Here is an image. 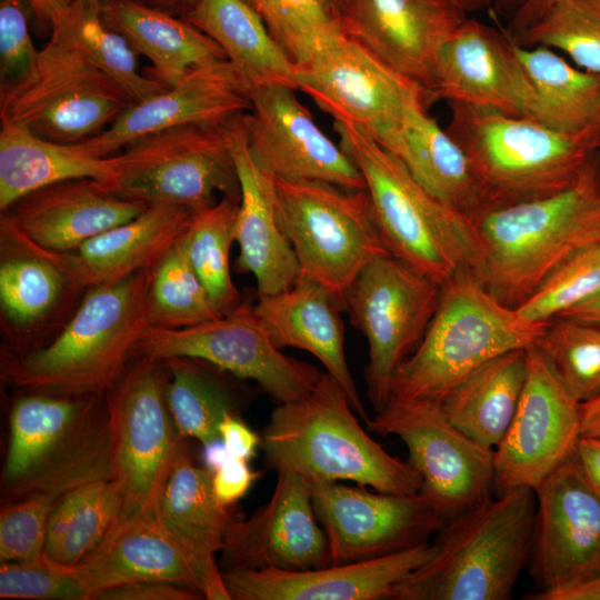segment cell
<instances>
[{
	"label": "cell",
	"mask_w": 600,
	"mask_h": 600,
	"mask_svg": "<svg viewBox=\"0 0 600 600\" xmlns=\"http://www.w3.org/2000/svg\"><path fill=\"white\" fill-rule=\"evenodd\" d=\"M468 219L478 250L476 278L496 299L517 308L560 264L600 241L599 154L561 191L486 207Z\"/></svg>",
	"instance_id": "6da1fadb"
},
{
	"label": "cell",
	"mask_w": 600,
	"mask_h": 600,
	"mask_svg": "<svg viewBox=\"0 0 600 600\" xmlns=\"http://www.w3.org/2000/svg\"><path fill=\"white\" fill-rule=\"evenodd\" d=\"M346 392L327 372L302 396L279 403L262 431L268 464L309 483L353 481L378 492L419 493L422 479L360 426Z\"/></svg>",
	"instance_id": "7a4b0ae2"
},
{
	"label": "cell",
	"mask_w": 600,
	"mask_h": 600,
	"mask_svg": "<svg viewBox=\"0 0 600 600\" xmlns=\"http://www.w3.org/2000/svg\"><path fill=\"white\" fill-rule=\"evenodd\" d=\"M448 519L434 554L399 583L397 600H508L529 561L537 498L516 488Z\"/></svg>",
	"instance_id": "3957f363"
},
{
	"label": "cell",
	"mask_w": 600,
	"mask_h": 600,
	"mask_svg": "<svg viewBox=\"0 0 600 600\" xmlns=\"http://www.w3.org/2000/svg\"><path fill=\"white\" fill-rule=\"evenodd\" d=\"M154 267L90 288L54 340L6 360V382L28 391L106 394L150 327L148 297Z\"/></svg>",
	"instance_id": "277c9868"
},
{
	"label": "cell",
	"mask_w": 600,
	"mask_h": 600,
	"mask_svg": "<svg viewBox=\"0 0 600 600\" xmlns=\"http://www.w3.org/2000/svg\"><path fill=\"white\" fill-rule=\"evenodd\" d=\"M104 396L31 390L13 402L1 473L4 503L32 493L58 499L80 484L112 479Z\"/></svg>",
	"instance_id": "5b68a950"
},
{
	"label": "cell",
	"mask_w": 600,
	"mask_h": 600,
	"mask_svg": "<svg viewBox=\"0 0 600 600\" xmlns=\"http://www.w3.org/2000/svg\"><path fill=\"white\" fill-rule=\"evenodd\" d=\"M334 129L363 178L388 251L440 286L463 273L476 277L478 250L468 217L429 193L393 153L360 128L334 121Z\"/></svg>",
	"instance_id": "8992f818"
},
{
	"label": "cell",
	"mask_w": 600,
	"mask_h": 600,
	"mask_svg": "<svg viewBox=\"0 0 600 600\" xmlns=\"http://www.w3.org/2000/svg\"><path fill=\"white\" fill-rule=\"evenodd\" d=\"M549 323L522 321L474 274L457 276L441 286L434 314L397 370L390 397L441 401L489 360L534 347Z\"/></svg>",
	"instance_id": "52a82bcc"
},
{
	"label": "cell",
	"mask_w": 600,
	"mask_h": 600,
	"mask_svg": "<svg viewBox=\"0 0 600 600\" xmlns=\"http://www.w3.org/2000/svg\"><path fill=\"white\" fill-rule=\"evenodd\" d=\"M449 107L446 130L471 163L482 208L561 191L597 152L588 132L567 134L530 117L459 102H449Z\"/></svg>",
	"instance_id": "ba28073f"
},
{
	"label": "cell",
	"mask_w": 600,
	"mask_h": 600,
	"mask_svg": "<svg viewBox=\"0 0 600 600\" xmlns=\"http://www.w3.org/2000/svg\"><path fill=\"white\" fill-rule=\"evenodd\" d=\"M133 103L53 26L34 69L0 89V120L48 140L78 143L103 132Z\"/></svg>",
	"instance_id": "9c48e42d"
},
{
	"label": "cell",
	"mask_w": 600,
	"mask_h": 600,
	"mask_svg": "<svg viewBox=\"0 0 600 600\" xmlns=\"http://www.w3.org/2000/svg\"><path fill=\"white\" fill-rule=\"evenodd\" d=\"M274 187L279 220L300 276L322 286L344 310L360 271L377 256L390 253L373 221L367 190L282 179H274Z\"/></svg>",
	"instance_id": "30bf717a"
},
{
	"label": "cell",
	"mask_w": 600,
	"mask_h": 600,
	"mask_svg": "<svg viewBox=\"0 0 600 600\" xmlns=\"http://www.w3.org/2000/svg\"><path fill=\"white\" fill-rule=\"evenodd\" d=\"M169 376L164 361L141 356L106 393L112 479L122 498L118 523L152 516L184 444L167 403Z\"/></svg>",
	"instance_id": "8fae6325"
},
{
	"label": "cell",
	"mask_w": 600,
	"mask_h": 600,
	"mask_svg": "<svg viewBox=\"0 0 600 600\" xmlns=\"http://www.w3.org/2000/svg\"><path fill=\"white\" fill-rule=\"evenodd\" d=\"M226 123L179 126L130 142L117 154V173L104 186L128 200L192 212L214 204L216 193L240 199Z\"/></svg>",
	"instance_id": "7c38bea8"
},
{
	"label": "cell",
	"mask_w": 600,
	"mask_h": 600,
	"mask_svg": "<svg viewBox=\"0 0 600 600\" xmlns=\"http://www.w3.org/2000/svg\"><path fill=\"white\" fill-rule=\"evenodd\" d=\"M441 286L390 253L373 258L351 284L344 310L366 338L367 394L381 410L394 374L423 337L437 309Z\"/></svg>",
	"instance_id": "4fadbf2b"
},
{
	"label": "cell",
	"mask_w": 600,
	"mask_h": 600,
	"mask_svg": "<svg viewBox=\"0 0 600 600\" xmlns=\"http://www.w3.org/2000/svg\"><path fill=\"white\" fill-rule=\"evenodd\" d=\"M367 427L397 436L422 479L423 494L446 520L479 503L493 484V449L486 448L446 416L441 402L390 397Z\"/></svg>",
	"instance_id": "5bb4252c"
},
{
	"label": "cell",
	"mask_w": 600,
	"mask_h": 600,
	"mask_svg": "<svg viewBox=\"0 0 600 600\" xmlns=\"http://www.w3.org/2000/svg\"><path fill=\"white\" fill-rule=\"evenodd\" d=\"M136 351L157 361L188 358L208 362L254 380L278 403L302 396L321 376L314 366L283 354L253 306L244 302L229 313L191 327L150 326Z\"/></svg>",
	"instance_id": "9a60e30c"
},
{
	"label": "cell",
	"mask_w": 600,
	"mask_h": 600,
	"mask_svg": "<svg viewBox=\"0 0 600 600\" xmlns=\"http://www.w3.org/2000/svg\"><path fill=\"white\" fill-rule=\"evenodd\" d=\"M297 90L334 121L353 124L386 147L410 109L426 104L422 89L341 33L297 70Z\"/></svg>",
	"instance_id": "2e32d148"
},
{
	"label": "cell",
	"mask_w": 600,
	"mask_h": 600,
	"mask_svg": "<svg viewBox=\"0 0 600 600\" xmlns=\"http://www.w3.org/2000/svg\"><path fill=\"white\" fill-rule=\"evenodd\" d=\"M534 492L533 580L549 591L600 577V488L576 450Z\"/></svg>",
	"instance_id": "e0dca14e"
},
{
	"label": "cell",
	"mask_w": 600,
	"mask_h": 600,
	"mask_svg": "<svg viewBox=\"0 0 600 600\" xmlns=\"http://www.w3.org/2000/svg\"><path fill=\"white\" fill-rule=\"evenodd\" d=\"M514 417L493 450V486L499 493L536 490L574 450L580 438V403L537 347Z\"/></svg>",
	"instance_id": "ac0fdd59"
},
{
	"label": "cell",
	"mask_w": 600,
	"mask_h": 600,
	"mask_svg": "<svg viewBox=\"0 0 600 600\" xmlns=\"http://www.w3.org/2000/svg\"><path fill=\"white\" fill-rule=\"evenodd\" d=\"M331 564L383 557L427 542L447 521L420 492H370L338 482L309 483Z\"/></svg>",
	"instance_id": "d6986e66"
},
{
	"label": "cell",
	"mask_w": 600,
	"mask_h": 600,
	"mask_svg": "<svg viewBox=\"0 0 600 600\" xmlns=\"http://www.w3.org/2000/svg\"><path fill=\"white\" fill-rule=\"evenodd\" d=\"M293 91L264 87L249 92L251 109L240 114V122L253 161L274 179L366 190L353 160L321 130Z\"/></svg>",
	"instance_id": "ffe728a7"
},
{
	"label": "cell",
	"mask_w": 600,
	"mask_h": 600,
	"mask_svg": "<svg viewBox=\"0 0 600 600\" xmlns=\"http://www.w3.org/2000/svg\"><path fill=\"white\" fill-rule=\"evenodd\" d=\"M317 520L309 482L278 471L270 500L247 520H230L221 550L223 571L330 566L328 539Z\"/></svg>",
	"instance_id": "44dd1931"
},
{
	"label": "cell",
	"mask_w": 600,
	"mask_h": 600,
	"mask_svg": "<svg viewBox=\"0 0 600 600\" xmlns=\"http://www.w3.org/2000/svg\"><path fill=\"white\" fill-rule=\"evenodd\" d=\"M440 99L531 118L534 92L512 37L466 19L437 59L427 102Z\"/></svg>",
	"instance_id": "7402d4cb"
},
{
	"label": "cell",
	"mask_w": 600,
	"mask_h": 600,
	"mask_svg": "<svg viewBox=\"0 0 600 600\" xmlns=\"http://www.w3.org/2000/svg\"><path fill=\"white\" fill-rule=\"evenodd\" d=\"M467 19L450 0H348L342 31L418 84L427 103L439 52Z\"/></svg>",
	"instance_id": "603a6c76"
},
{
	"label": "cell",
	"mask_w": 600,
	"mask_h": 600,
	"mask_svg": "<svg viewBox=\"0 0 600 600\" xmlns=\"http://www.w3.org/2000/svg\"><path fill=\"white\" fill-rule=\"evenodd\" d=\"M147 207L117 196L97 180L69 179L14 201L1 211V229L46 251L71 252Z\"/></svg>",
	"instance_id": "cb8c5ba5"
},
{
	"label": "cell",
	"mask_w": 600,
	"mask_h": 600,
	"mask_svg": "<svg viewBox=\"0 0 600 600\" xmlns=\"http://www.w3.org/2000/svg\"><path fill=\"white\" fill-rule=\"evenodd\" d=\"M251 109L242 81L226 61L189 71L173 86L129 107L108 129L81 141L99 157H109L130 142L186 124L221 126Z\"/></svg>",
	"instance_id": "d4e9b609"
},
{
	"label": "cell",
	"mask_w": 600,
	"mask_h": 600,
	"mask_svg": "<svg viewBox=\"0 0 600 600\" xmlns=\"http://www.w3.org/2000/svg\"><path fill=\"white\" fill-rule=\"evenodd\" d=\"M436 552L428 541L383 557L307 570L222 571L234 600H378Z\"/></svg>",
	"instance_id": "484cf974"
},
{
	"label": "cell",
	"mask_w": 600,
	"mask_h": 600,
	"mask_svg": "<svg viewBox=\"0 0 600 600\" xmlns=\"http://www.w3.org/2000/svg\"><path fill=\"white\" fill-rule=\"evenodd\" d=\"M191 216L192 211L184 207L150 204L133 219L62 253L40 249L14 233L11 237L56 264L68 288L90 289L154 267L182 237Z\"/></svg>",
	"instance_id": "4316f807"
},
{
	"label": "cell",
	"mask_w": 600,
	"mask_h": 600,
	"mask_svg": "<svg viewBox=\"0 0 600 600\" xmlns=\"http://www.w3.org/2000/svg\"><path fill=\"white\" fill-rule=\"evenodd\" d=\"M152 517L192 567L202 597L230 600L214 553L223 548L232 516L214 494L212 472L193 462L186 444L176 459Z\"/></svg>",
	"instance_id": "83f0119b"
},
{
	"label": "cell",
	"mask_w": 600,
	"mask_h": 600,
	"mask_svg": "<svg viewBox=\"0 0 600 600\" xmlns=\"http://www.w3.org/2000/svg\"><path fill=\"white\" fill-rule=\"evenodd\" d=\"M224 129L240 183L234 230L240 250L237 267L254 277L258 297L273 294L292 287L300 276L279 220L274 179L253 161L240 114L231 118Z\"/></svg>",
	"instance_id": "f1b7e54d"
},
{
	"label": "cell",
	"mask_w": 600,
	"mask_h": 600,
	"mask_svg": "<svg viewBox=\"0 0 600 600\" xmlns=\"http://www.w3.org/2000/svg\"><path fill=\"white\" fill-rule=\"evenodd\" d=\"M253 309L279 349L311 353L341 386L356 413L369 419L346 359L343 309L322 286L299 276L292 287L258 297Z\"/></svg>",
	"instance_id": "f546056e"
},
{
	"label": "cell",
	"mask_w": 600,
	"mask_h": 600,
	"mask_svg": "<svg viewBox=\"0 0 600 600\" xmlns=\"http://www.w3.org/2000/svg\"><path fill=\"white\" fill-rule=\"evenodd\" d=\"M184 19L222 49L248 94L264 87L297 90L298 67L248 0H193Z\"/></svg>",
	"instance_id": "4dcf8cb0"
},
{
	"label": "cell",
	"mask_w": 600,
	"mask_h": 600,
	"mask_svg": "<svg viewBox=\"0 0 600 600\" xmlns=\"http://www.w3.org/2000/svg\"><path fill=\"white\" fill-rule=\"evenodd\" d=\"M73 571L91 600L100 591L144 580L170 581L200 593L192 567L152 516L118 523Z\"/></svg>",
	"instance_id": "1f68e13d"
},
{
	"label": "cell",
	"mask_w": 600,
	"mask_h": 600,
	"mask_svg": "<svg viewBox=\"0 0 600 600\" xmlns=\"http://www.w3.org/2000/svg\"><path fill=\"white\" fill-rule=\"evenodd\" d=\"M100 9L104 24L151 61L147 74L169 87L197 67L227 60L209 36L161 9L138 0H101Z\"/></svg>",
	"instance_id": "d6a6232c"
},
{
	"label": "cell",
	"mask_w": 600,
	"mask_h": 600,
	"mask_svg": "<svg viewBox=\"0 0 600 600\" xmlns=\"http://www.w3.org/2000/svg\"><path fill=\"white\" fill-rule=\"evenodd\" d=\"M424 106L410 109L401 130L384 148L429 193L468 217L483 207L478 180L464 150Z\"/></svg>",
	"instance_id": "836d02e7"
},
{
	"label": "cell",
	"mask_w": 600,
	"mask_h": 600,
	"mask_svg": "<svg viewBox=\"0 0 600 600\" xmlns=\"http://www.w3.org/2000/svg\"><path fill=\"white\" fill-rule=\"evenodd\" d=\"M0 210L27 193L69 179L110 183L118 156L99 157L78 143L48 140L0 121Z\"/></svg>",
	"instance_id": "e575fe53"
},
{
	"label": "cell",
	"mask_w": 600,
	"mask_h": 600,
	"mask_svg": "<svg viewBox=\"0 0 600 600\" xmlns=\"http://www.w3.org/2000/svg\"><path fill=\"white\" fill-rule=\"evenodd\" d=\"M527 351L512 350L489 360L440 401L447 418L486 448L500 443L514 417L527 378Z\"/></svg>",
	"instance_id": "d590c367"
},
{
	"label": "cell",
	"mask_w": 600,
	"mask_h": 600,
	"mask_svg": "<svg viewBox=\"0 0 600 600\" xmlns=\"http://www.w3.org/2000/svg\"><path fill=\"white\" fill-rule=\"evenodd\" d=\"M513 46L534 92L531 118L562 133H587L600 113V76L553 49L522 47L514 39Z\"/></svg>",
	"instance_id": "8d00e7d4"
},
{
	"label": "cell",
	"mask_w": 600,
	"mask_h": 600,
	"mask_svg": "<svg viewBox=\"0 0 600 600\" xmlns=\"http://www.w3.org/2000/svg\"><path fill=\"white\" fill-rule=\"evenodd\" d=\"M122 498L113 479L80 484L61 494L53 504L43 557L73 569L107 539L119 522Z\"/></svg>",
	"instance_id": "74e56055"
},
{
	"label": "cell",
	"mask_w": 600,
	"mask_h": 600,
	"mask_svg": "<svg viewBox=\"0 0 600 600\" xmlns=\"http://www.w3.org/2000/svg\"><path fill=\"white\" fill-rule=\"evenodd\" d=\"M101 0H76L51 27L61 28L88 58L133 100L140 102L169 86L140 72L138 53L101 17Z\"/></svg>",
	"instance_id": "f35d334b"
},
{
	"label": "cell",
	"mask_w": 600,
	"mask_h": 600,
	"mask_svg": "<svg viewBox=\"0 0 600 600\" xmlns=\"http://www.w3.org/2000/svg\"><path fill=\"white\" fill-rule=\"evenodd\" d=\"M239 201L222 197L214 204L192 212L181 237L192 268L222 314L233 311L242 302L230 272Z\"/></svg>",
	"instance_id": "ab89813d"
},
{
	"label": "cell",
	"mask_w": 600,
	"mask_h": 600,
	"mask_svg": "<svg viewBox=\"0 0 600 600\" xmlns=\"http://www.w3.org/2000/svg\"><path fill=\"white\" fill-rule=\"evenodd\" d=\"M170 376L167 403L182 438H192L202 447L220 439V424L232 410L221 383L188 358L164 360Z\"/></svg>",
	"instance_id": "60d3db41"
},
{
	"label": "cell",
	"mask_w": 600,
	"mask_h": 600,
	"mask_svg": "<svg viewBox=\"0 0 600 600\" xmlns=\"http://www.w3.org/2000/svg\"><path fill=\"white\" fill-rule=\"evenodd\" d=\"M220 316L180 238L153 269L148 297L150 326L179 329Z\"/></svg>",
	"instance_id": "b9f144b4"
},
{
	"label": "cell",
	"mask_w": 600,
	"mask_h": 600,
	"mask_svg": "<svg viewBox=\"0 0 600 600\" xmlns=\"http://www.w3.org/2000/svg\"><path fill=\"white\" fill-rule=\"evenodd\" d=\"M4 237L19 252L1 261V309L12 323L30 326L49 313L68 283L60 269L44 256Z\"/></svg>",
	"instance_id": "7bdbcfd3"
},
{
	"label": "cell",
	"mask_w": 600,
	"mask_h": 600,
	"mask_svg": "<svg viewBox=\"0 0 600 600\" xmlns=\"http://www.w3.org/2000/svg\"><path fill=\"white\" fill-rule=\"evenodd\" d=\"M514 40L561 50L580 69L600 76V0H558Z\"/></svg>",
	"instance_id": "ee69618b"
},
{
	"label": "cell",
	"mask_w": 600,
	"mask_h": 600,
	"mask_svg": "<svg viewBox=\"0 0 600 600\" xmlns=\"http://www.w3.org/2000/svg\"><path fill=\"white\" fill-rule=\"evenodd\" d=\"M534 347L579 402L600 393V328L557 318Z\"/></svg>",
	"instance_id": "f6af8a7d"
},
{
	"label": "cell",
	"mask_w": 600,
	"mask_h": 600,
	"mask_svg": "<svg viewBox=\"0 0 600 600\" xmlns=\"http://www.w3.org/2000/svg\"><path fill=\"white\" fill-rule=\"evenodd\" d=\"M298 68L343 33L321 0H248Z\"/></svg>",
	"instance_id": "bcb514c9"
},
{
	"label": "cell",
	"mask_w": 600,
	"mask_h": 600,
	"mask_svg": "<svg viewBox=\"0 0 600 600\" xmlns=\"http://www.w3.org/2000/svg\"><path fill=\"white\" fill-rule=\"evenodd\" d=\"M600 289V241L570 257L516 309L527 323H549Z\"/></svg>",
	"instance_id": "7dc6e473"
},
{
	"label": "cell",
	"mask_w": 600,
	"mask_h": 600,
	"mask_svg": "<svg viewBox=\"0 0 600 600\" xmlns=\"http://www.w3.org/2000/svg\"><path fill=\"white\" fill-rule=\"evenodd\" d=\"M0 598L31 600H91L73 569L43 556L28 561L1 562Z\"/></svg>",
	"instance_id": "c3c4849f"
},
{
	"label": "cell",
	"mask_w": 600,
	"mask_h": 600,
	"mask_svg": "<svg viewBox=\"0 0 600 600\" xmlns=\"http://www.w3.org/2000/svg\"><path fill=\"white\" fill-rule=\"evenodd\" d=\"M57 499L32 493L2 504L0 562L28 561L43 556L49 518Z\"/></svg>",
	"instance_id": "681fc988"
},
{
	"label": "cell",
	"mask_w": 600,
	"mask_h": 600,
	"mask_svg": "<svg viewBox=\"0 0 600 600\" xmlns=\"http://www.w3.org/2000/svg\"><path fill=\"white\" fill-rule=\"evenodd\" d=\"M26 0H0V89L27 77L36 67L37 50L28 27Z\"/></svg>",
	"instance_id": "f907efd6"
},
{
	"label": "cell",
	"mask_w": 600,
	"mask_h": 600,
	"mask_svg": "<svg viewBox=\"0 0 600 600\" xmlns=\"http://www.w3.org/2000/svg\"><path fill=\"white\" fill-rule=\"evenodd\" d=\"M203 597L184 586L162 580L136 581L94 594L93 600H197Z\"/></svg>",
	"instance_id": "816d5d0a"
},
{
	"label": "cell",
	"mask_w": 600,
	"mask_h": 600,
	"mask_svg": "<svg viewBox=\"0 0 600 600\" xmlns=\"http://www.w3.org/2000/svg\"><path fill=\"white\" fill-rule=\"evenodd\" d=\"M258 477L259 473L250 469L247 460L231 458L212 473V487L218 501L230 507L247 494Z\"/></svg>",
	"instance_id": "f5cc1de1"
},
{
	"label": "cell",
	"mask_w": 600,
	"mask_h": 600,
	"mask_svg": "<svg viewBox=\"0 0 600 600\" xmlns=\"http://www.w3.org/2000/svg\"><path fill=\"white\" fill-rule=\"evenodd\" d=\"M220 439L233 458L251 459L260 444V438L234 413L226 416L219 429Z\"/></svg>",
	"instance_id": "db71d44e"
},
{
	"label": "cell",
	"mask_w": 600,
	"mask_h": 600,
	"mask_svg": "<svg viewBox=\"0 0 600 600\" xmlns=\"http://www.w3.org/2000/svg\"><path fill=\"white\" fill-rule=\"evenodd\" d=\"M526 598L530 600H600V577L558 590H540Z\"/></svg>",
	"instance_id": "11a10c76"
},
{
	"label": "cell",
	"mask_w": 600,
	"mask_h": 600,
	"mask_svg": "<svg viewBox=\"0 0 600 600\" xmlns=\"http://www.w3.org/2000/svg\"><path fill=\"white\" fill-rule=\"evenodd\" d=\"M557 1L558 0H524L516 8L514 14L510 21V31L508 33L516 39L526 29L539 20Z\"/></svg>",
	"instance_id": "9f6ffc18"
},
{
	"label": "cell",
	"mask_w": 600,
	"mask_h": 600,
	"mask_svg": "<svg viewBox=\"0 0 600 600\" xmlns=\"http://www.w3.org/2000/svg\"><path fill=\"white\" fill-rule=\"evenodd\" d=\"M576 452L592 480L600 488V438L580 437Z\"/></svg>",
	"instance_id": "6f0895ef"
},
{
	"label": "cell",
	"mask_w": 600,
	"mask_h": 600,
	"mask_svg": "<svg viewBox=\"0 0 600 600\" xmlns=\"http://www.w3.org/2000/svg\"><path fill=\"white\" fill-rule=\"evenodd\" d=\"M558 318H566L600 328V289Z\"/></svg>",
	"instance_id": "680465c9"
},
{
	"label": "cell",
	"mask_w": 600,
	"mask_h": 600,
	"mask_svg": "<svg viewBox=\"0 0 600 600\" xmlns=\"http://www.w3.org/2000/svg\"><path fill=\"white\" fill-rule=\"evenodd\" d=\"M31 12L39 21L50 28L61 18L76 0H26Z\"/></svg>",
	"instance_id": "91938a15"
},
{
	"label": "cell",
	"mask_w": 600,
	"mask_h": 600,
	"mask_svg": "<svg viewBox=\"0 0 600 600\" xmlns=\"http://www.w3.org/2000/svg\"><path fill=\"white\" fill-rule=\"evenodd\" d=\"M580 434L600 438V393L580 403Z\"/></svg>",
	"instance_id": "94428289"
},
{
	"label": "cell",
	"mask_w": 600,
	"mask_h": 600,
	"mask_svg": "<svg viewBox=\"0 0 600 600\" xmlns=\"http://www.w3.org/2000/svg\"><path fill=\"white\" fill-rule=\"evenodd\" d=\"M233 458L227 450L221 439H218L207 446H203L202 460L209 471H217L227 461Z\"/></svg>",
	"instance_id": "6125c7cd"
},
{
	"label": "cell",
	"mask_w": 600,
	"mask_h": 600,
	"mask_svg": "<svg viewBox=\"0 0 600 600\" xmlns=\"http://www.w3.org/2000/svg\"><path fill=\"white\" fill-rule=\"evenodd\" d=\"M464 13L490 8L492 6H520L524 0H450Z\"/></svg>",
	"instance_id": "be15d7a7"
},
{
	"label": "cell",
	"mask_w": 600,
	"mask_h": 600,
	"mask_svg": "<svg viewBox=\"0 0 600 600\" xmlns=\"http://www.w3.org/2000/svg\"><path fill=\"white\" fill-rule=\"evenodd\" d=\"M138 1L156 7L158 9H163V8H173L178 6H184L187 8L193 0H138Z\"/></svg>",
	"instance_id": "e7e4bbea"
},
{
	"label": "cell",
	"mask_w": 600,
	"mask_h": 600,
	"mask_svg": "<svg viewBox=\"0 0 600 600\" xmlns=\"http://www.w3.org/2000/svg\"><path fill=\"white\" fill-rule=\"evenodd\" d=\"M592 146L600 158V113L588 131Z\"/></svg>",
	"instance_id": "03108f58"
},
{
	"label": "cell",
	"mask_w": 600,
	"mask_h": 600,
	"mask_svg": "<svg viewBox=\"0 0 600 600\" xmlns=\"http://www.w3.org/2000/svg\"><path fill=\"white\" fill-rule=\"evenodd\" d=\"M340 20L348 0H321Z\"/></svg>",
	"instance_id": "003e7915"
}]
</instances>
